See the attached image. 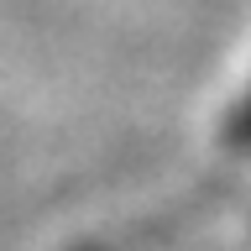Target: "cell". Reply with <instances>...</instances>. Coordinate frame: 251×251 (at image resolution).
Instances as JSON below:
<instances>
[{"instance_id": "obj_1", "label": "cell", "mask_w": 251, "mask_h": 251, "mask_svg": "<svg viewBox=\"0 0 251 251\" xmlns=\"http://www.w3.org/2000/svg\"><path fill=\"white\" fill-rule=\"evenodd\" d=\"M230 141H235V147H251V94L241 100V110L230 115Z\"/></svg>"}]
</instances>
